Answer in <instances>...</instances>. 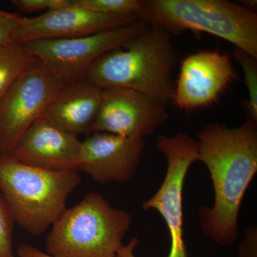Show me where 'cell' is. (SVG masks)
Masks as SVG:
<instances>
[{"instance_id":"9a60e30c","label":"cell","mask_w":257,"mask_h":257,"mask_svg":"<svg viewBox=\"0 0 257 257\" xmlns=\"http://www.w3.org/2000/svg\"><path fill=\"white\" fill-rule=\"evenodd\" d=\"M36 61L19 42H13L0 49V98Z\"/></svg>"},{"instance_id":"7402d4cb","label":"cell","mask_w":257,"mask_h":257,"mask_svg":"<svg viewBox=\"0 0 257 257\" xmlns=\"http://www.w3.org/2000/svg\"><path fill=\"white\" fill-rule=\"evenodd\" d=\"M18 257H53L28 243H23L17 250Z\"/></svg>"},{"instance_id":"8992f818","label":"cell","mask_w":257,"mask_h":257,"mask_svg":"<svg viewBox=\"0 0 257 257\" xmlns=\"http://www.w3.org/2000/svg\"><path fill=\"white\" fill-rule=\"evenodd\" d=\"M156 148L167 160V171L160 188L143 203V209L158 211L165 220L170 238L167 257H189L184 239L183 189L191 166L200 161L199 145L189 134L179 133L160 135ZM138 243V239L133 238L121 246L116 257H138L135 251Z\"/></svg>"},{"instance_id":"ba28073f","label":"cell","mask_w":257,"mask_h":257,"mask_svg":"<svg viewBox=\"0 0 257 257\" xmlns=\"http://www.w3.org/2000/svg\"><path fill=\"white\" fill-rule=\"evenodd\" d=\"M66 83L37 60L0 98L2 157L9 156Z\"/></svg>"},{"instance_id":"30bf717a","label":"cell","mask_w":257,"mask_h":257,"mask_svg":"<svg viewBox=\"0 0 257 257\" xmlns=\"http://www.w3.org/2000/svg\"><path fill=\"white\" fill-rule=\"evenodd\" d=\"M169 119L167 106L143 93L121 87L104 88L92 133L145 139Z\"/></svg>"},{"instance_id":"7a4b0ae2","label":"cell","mask_w":257,"mask_h":257,"mask_svg":"<svg viewBox=\"0 0 257 257\" xmlns=\"http://www.w3.org/2000/svg\"><path fill=\"white\" fill-rule=\"evenodd\" d=\"M178 60L171 34L147 24L125 45L101 56L84 79L101 89L121 87L143 93L167 106L173 98Z\"/></svg>"},{"instance_id":"4fadbf2b","label":"cell","mask_w":257,"mask_h":257,"mask_svg":"<svg viewBox=\"0 0 257 257\" xmlns=\"http://www.w3.org/2000/svg\"><path fill=\"white\" fill-rule=\"evenodd\" d=\"M82 142L45 118L28 128L10 154L12 160L52 171H79Z\"/></svg>"},{"instance_id":"d6986e66","label":"cell","mask_w":257,"mask_h":257,"mask_svg":"<svg viewBox=\"0 0 257 257\" xmlns=\"http://www.w3.org/2000/svg\"><path fill=\"white\" fill-rule=\"evenodd\" d=\"M23 19L19 14L0 10V49L15 42V32Z\"/></svg>"},{"instance_id":"3957f363","label":"cell","mask_w":257,"mask_h":257,"mask_svg":"<svg viewBox=\"0 0 257 257\" xmlns=\"http://www.w3.org/2000/svg\"><path fill=\"white\" fill-rule=\"evenodd\" d=\"M81 182L78 171L44 170L0 158V192L15 223L34 236L58 220Z\"/></svg>"},{"instance_id":"52a82bcc","label":"cell","mask_w":257,"mask_h":257,"mask_svg":"<svg viewBox=\"0 0 257 257\" xmlns=\"http://www.w3.org/2000/svg\"><path fill=\"white\" fill-rule=\"evenodd\" d=\"M147 24L142 20L85 36L23 42L22 46L52 73L68 83L84 78L101 56L125 45Z\"/></svg>"},{"instance_id":"2e32d148","label":"cell","mask_w":257,"mask_h":257,"mask_svg":"<svg viewBox=\"0 0 257 257\" xmlns=\"http://www.w3.org/2000/svg\"><path fill=\"white\" fill-rule=\"evenodd\" d=\"M86 9L117 16L133 17L141 20L145 11V0H74Z\"/></svg>"},{"instance_id":"ac0fdd59","label":"cell","mask_w":257,"mask_h":257,"mask_svg":"<svg viewBox=\"0 0 257 257\" xmlns=\"http://www.w3.org/2000/svg\"><path fill=\"white\" fill-rule=\"evenodd\" d=\"M15 221L0 192V257H18L13 247Z\"/></svg>"},{"instance_id":"6da1fadb","label":"cell","mask_w":257,"mask_h":257,"mask_svg":"<svg viewBox=\"0 0 257 257\" xmlns=\"http://www.w3.org/2000/svg\"><path fill=\"white\" fill-rule=\"evenodd\" d=\"M200 161L210 174L214 203L199 208L203 234L220 246L239 238L243 197L257 172V122L248 118L236 127L209 123L197 135Z\"/></svg>"},{"instance_id":"277c9868","label":"cell","mask_w":257,"mask_h":257,"mask_svg":"<svg viewBox=\"0 0 257 257\" xmlns=\"http://www.w3.org/2000/svg\"><path fill=\"white\" fill-rule=\"evenodd\" d=\"M132 224L128 211L88 193L52 226L46 253L53 257H116Z\"/></svg>"},{"instance_id":"9c48e42d","label":"cell","mask_w":257,"mask_h":257,"mask_svg":"<svg viewBox=\"0 0 257 257\" xmlns=\"http://www.w3.org/2000/svg\"><path fill=\"white\" fill-rule=\"evenodd\" d=\"M238 79L228 54L214 50L190 54L181 62L172 103L185 111L209 107Z\"/></svg>"},{"instance_id":"5b68a950","label":"cell","mask_w":257,"mask_h":257,"mask_svg":"<svg viewBox=\"0 0 257 257\" xmlns=\"http://www.w3.org/2000/svg\"><path fill=\"white\" fill-rule=\"evenodd\" d=\"M141 20L171 35L206 32L257 58V15L227 0H145Z\"/></svg>"},{"instance_id":"e0dca14e","label":"cell","mask_w":257,"mask_h":257,"mask_svg":"<svg viewBox=\"0 0 257 257\" xmlns=\"http://www.w3.org/2000/svg\"><path fill=\"white\" fill-rule=\"evenodd\" d=\"M233 56L244 73V83L248 92L246 107L248 118L257 122V58L236 47L233 51Z\"/></svg>"},{"instance_id":"44dd1931","label":"cell","mask_w":257,"mask_h":257,"mask_svg":"<svg viewBox=\"0 0 257 257\" xmlns=\"http://www.w3.org/2000/svg\"><path fill=\"white\" fill-rule=\"evenodd\" d=\"M239 257H257V232L256 227H249L239 248Z\"/></svg>"},{"instance_id":"603a6c76","label":"cell","mask_w":257,"mask_h":257,"mask_svg":"<svg viewBox=\"0 0 257 257\" xmlns=\"http://www.w3.org/2000/svg\"><path fill=\"white\" fill-rule=\"evenodd\" d=\"M2 155H1V152H0V158H1Z\"/></svg>"},{"instance_id":"8fae6325","label":"cell","mask_w":257,"mask_h":257,"mask_svg":"<svg viewBox=\"0 0 257 257\" xmlns=\"http://www.w3.org/2000/svg\"><path fill=\"white\" fill-rule=\"evenodd\" d=\"M133 17L102 14L86 9L71 0L62 8L35 18H23L15 34L14 42L85 36L138 21Z\"/></svg>"},{"instance_id":"7c38bea8","label":"cell","mask_w":257,"mask_h":257,"mask_svg":"<svg viewBox=\"0 0 257 257\" xmlns=\"http://www.w3.org/2000/svg\"><path fill=\"white\" fill-rule=\"evenodd\" d=\"M145 139L93 133L82 143L79 170L100 184L124 183L138 172Z\"/></svg>"},{"instance_id":"5bb4252c","label":"cell","mask_w":257,"mask_h":257,"mask_svg":"<svg viewBox=\"0 0 257 257\" xmlns=\"http://www.w3.org/2000/svg\"><path fill=\"white\" fill-rule=\"evenodd\" d=\"M101 94L102 89L84 78L66 83L42 117L71 135H90L100 106Z\"/></svg>"},{"instance_id":"ffe728a7","label":"cell","mask_w":257,"mask_h":257,"mask_svg":"<svg viewBox=\"0 0 257 257\" xmlns=\"http://www.w3.org/2000/svg\"><path fill=\"white\" fill-rule=\"evenodd\" d=\"M71 0H13V4L19 11L35 13L46 10L47 11L62 8L70 3Z\"/></svg>"}]
</instances>
